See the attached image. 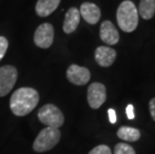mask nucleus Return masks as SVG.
I'll return each mask as SVG.
<instances>
[{
    "label": "nucleus",
    "mask_w": 155,
    "mask_h": 154,
    "mask_svg": "<svg viewBox=\"0 0 155 154\" xmlns=\"http://www.w3.org/2000/svg\"><path fill=\"white\" fill-rule=\"evenodd\" d=\"M39 94L31 87L18 88L10 98V109L16 116H25L37 106Z\"/></svg>",
    "instance_id": "1"
},
{
    "label": "nucleus",
    "mask_w": 155,
    "mask_h": 154,
    "mask_svg": "<svg viewBox=\"0 0 155 154\" xmlns=\"http://www.w3.org/2000/svg\"><path fill=\"white\" fill-rule=\"evenodd\" d=\"M117 23L124 32H132L137 28L139 15L135 4L130 0H125L118 6L116 12Z\"/></svg>",
    "instance_id": "2"
},
{
    "label": "nucleus",
    "mask_w": 155,
    "mask_h": 154,
    "mask_svg": "<svg viewBox=\"0 0 155 154\" xmlns=\"http://www.w3.org/2000/svg\"><path fill=\"white\" fill-rule=\"evenodd\" d=\"M61 133L58 128L46 127L42 129L33 143V149L36 152H45L52 149L59 142Z\"/></svg>",
    "instance_id": "3"
},
{
    "label": "nucleus",
    "mask_w": 155,
    "mask_h": 154,
    "mask_svg": "<svg viewBox=\"0 0 155 154\" xmlns=\"http://www.w3.org/2000/svg\"><path fill=\"white\" fill-rule=\"evenodd\" d=\"M38 118L47 127L59 128L64 123L63 113L53 104H46L42 106L38 112Z\"/></svg>",
    "instance_id": "4"
},
{
    "label": "nucleus",
    "mask_w": 155,
    "mask_h": 154,
    "mask_svg": "<svg viewBox=\"0 0 155 154\" xmlns=\"http://www.w3.org/2000/svg\"><path fill=\"white\" fill-rule=\"evenodd\" d=\"M17 69L12 65L0 67V97L7 95L17 80Z\"/></svg>",
    "instance_id": "5"
},
{
    "label": "nucleus",
    "mask_w": 155,
    "mask_h": 154,
    "mask_svg": "<svg viewBox=\"0 0 155 154\" xmlns=\"http://www.w3.org/2000/svg\"><path fill=\"white\" fill-rule=\"evenodd\" d=\"M54 40V28L50 23L39 25L34 33V43L40 48H49Z\"/></svg>",
    "instance_id": "6"
},
{
    "label": "nucleus",
    "mask_w": 155,
    "mask_h": 154,
    "mask_svg": "<svg viewBox=\"0 0 155 154\" xmlns=\"http://www.w3.org/2000/svg\"><path fill=\"white\" fill-rule=\"evenodd\" d=\"M106 100V88L102 83L94 82L89 85L87 101L92 109H98Z\"/></svg>",
    "instance_id": "7"
},
{
    "label": "nucleus",
    "mask_w": 155,
    "mask_h": 154,
    "mask_svg": "<svg viewBox=\"0 0 155 154\" xmlns=\"http://www.w3.org/2000/svg\"><path fill=\"white\" fill-rule=\"evenodd\" d=\"M66 77L69 82L74 85H85L90 80V71L86 67L72 64L66 71Z\"/></svg>",
    "instance_id": "8"
},
{
    "label": "nucleus",
    "mask_w": 155,
    "mask_h": 154,
    "mask_svg": "<svg viewBox=\"0 0 155 154\" xmlns=\"http://www.w3.org/2000/svg\"><path fill=\"white\" fill-rule=\"evenodd\" d=\"M116 51L108 46H99L95 50V61L102 67H109L116 59Z\"/></svg>",
    "instance_id": "9"
},
{
    "label": "nucleus",
    "mask_w": 155,
    "mask_h": 154,
    "mask_svg": "<svg viewBox=\"0 0 155 154\" xmlns=\"http://www.w3.org/2000/svg\"><path fill=\"white\" fill-rule=\"evenodd\" d=\"M80 16L89 24H96L101 17L100 8L96 4L91 2H84L82 3L79 9Z\"/></svg>",
    "instance_id": "10"
},
{
    "label": "nucleus",
    "mask_w": 155,
    "mask_h": 154,
    "mask_svg": "<svg viewBox=\"0 0 155 154\" xmlns=\"http://www.w3.org/2000/svg\"><path fill=\"white\" fill-rule=\"evenodd\" d=\"M100 38L108 45H115L119 41V33L111 21L105 20L100 26Z\"/></svg>",
    "instance_id": "11"
},
{
    "label": "nucleus",
    "mask_w": 155,
    "mask_h": 154,
    "mask_svg": "<svg viewBox=\"0 0 155 154\" xmlns=\"http://www.w3.org/2000/svg\"><path fill=\"white\" fill-rule=\"evenodd\" d=\"M80 12L76 7H71L65 14L63 22V31L66 34H70L77 29L80 22Z\"/></svg>",
    "instance_id": "12"
},
{
    "label": "nucleus",
    "mask_w": 155,
    "mask_h": 154,
    "mask_svg": "<svg viewBox=\"0 0 155 154\" xmlns=\"http://www.w3.org/2000/svg\"><path fill=\"white\" fill-rule=\"evenodd\" d=\"M60 1L61 0H37L35 6L36 14L40 17H47L56 10Z\"/></svg>",
    "instance_id": "13"
},
{
    "label": "nucleus",
    "mask_w": 155,
    "mask_h": 154,
    "mask_svg": "<svg viewBox=\"0 0 155 154\" xmlns=\"http://www.w3.org/2000/svg\"><path fill=\"white\" fill-rule=\"evenodd\" d=\"M117 136L125 141L134 142L140 138V131L129 126H121L117 131Z\"/></svg>",
    "instance_id": "14"
},
{
    "label": "nucleus",
    "mask_w": 155,
    "mask_h": 154,
    "mask_svg": "<svg viewBox=\"0 0 155 154\" xmlns=\"http://www.w3.org/2000/svg\"><path fill=\"white\" fill-rule=\"evenodd\" d=\"M138 13L145 20H149L155 14V0H140Z\"/></svg>",
    "instance_id": "15"
},
{
    "label": "nucleus",
    "mask_w": 155,
    "mask_h": 154,
    "mask_svg": "<svg viewBox=\"0 0 155 154\" xmlns=\"http://www.w3.org/2000/svg\"><path fill=\"white\" fill-rule=\"evenodd\" d=\"M114 154H136L132 146L126 143H118L114 148Z\"/></svg>",
    "instance_id": "16"
},
{
    "label": "nucleus",
    "mask_w": 155,
    "mask_h": 154,
    "mask_svg": "<svg viewBox=\"0 0 155 154\" xmlns=\"http://www.w3.org/2000/svg\"><path fill=\"white\" fill-rule=\"evenodd\" d=\"M88 154H112L111 149L107 145H98L93 148Z\"/></svg>",
    "instance_id": "17"
},
{
    "label": "nucleus",
    "mask_w": 155,
    "mask_h": 154,
    "mask_svg": "<svg viewBox=\"0 0 155 154\" xmlns=\"http://www.w3.org/2000/svg\"><path fill=\"white\" fill-rule=\"evenodd\" d=\"M8 48V40L4 36H0V61L5 55Z\"/></svg>",
    "instance_id": "18"
},
{
    "label": "nucleus",
    "mask_w": 155,
    "mask_h": 154,
    "mask_svg": "<svg viewBox=\"0 0 155 154\" xmlns=\"http://www.w3.org/2000/svg\"><path fill=\"white\" fill-rule=\"evenodd\" d=\"M149 111H150V115L152 117V119L155 121V97H153L152 99L149 101Z\"/></svg>",
    "instance_id": "19"
},
{
    "label": "nucleus",
    "mask_w": 155,
    "mask_h": 154,
    "mask_svg": "<svg viewBox=\"0 0 155 154\" xmlns=\"http://www.w3.org/2000/svg\"><path fill=\"white\" fill-rule=\"evenodd\" d=\"M126 114H127L128 119H133L134 118L135 115H134V108H133V105L129 104V105L126 107Z\"/></svg>",
    "instance_id": "20"
},
{
    "label": "nucleus",
    "mask_w": 155,
    "mask_h": 154,
    "mask_svg": "<svg viewBox=\"0 0 155 154\" xmlns=\"http://www.w3.org/2000/svg\"><path fill=\"white\" fill-rule=\"evenodd\" d=\"M108 116H109V120L111 123L116 122V113H115L114 109H108Z\"/></svg>",
    "instance_id": "21"
}]
</instances>
